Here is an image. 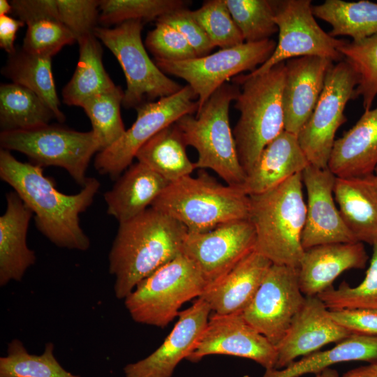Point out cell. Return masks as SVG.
<instances>
[{
    "label": "cell",
    "mask_w": 377,
    "mask_h": 377,
    "mask_svg": "<svg viewBox=\"0 0 377 377\" xmlns=\"http://www.w3.org/2000/svg\"><path fill=\"white\" fill-rule=\"evenodd\" d=\"M0 178L13 188L34 215L36 228L61 248L87 251L88 236L80 224V214L92 204L100 182L88 177L81 191L73 195L59 191L43 168L24 163L10 151L0 150Z\"/></svg>",
    "instance_id": "obj_1"
},
{
    "label": "cell",
    "mask_w": 377,
    "mask_h": 377,
    "mask_svg": "<svg viewBox=\"0 0 377 377\" xmlns=\"http://www.w3.org/2000/svg\"><path fill=\"white\" fill-rule=\"evenodd\" d=\"M186 228L149 207L120 223L108 256L114 293L125 299L142 279L182 253Z\"/></svg>",
    "instance_id": "obj_2"
},
{
    "label": "cell",
    "mask_w": 377,
    "mask_h": 377,
    "mask_svg": "<svg viewBox=\"0 0 377 377\" xmlns=\"http://www.w3.org/2000/svg\"><path fill=\"white\" fill-rule=\"evenodd\" d=\"M249 198L255 250L272 264L298 268L304 251L302 236L306 211L302 173Z\"/></svg>",
    "instance_id": "obj_3"
},
{
    "label": "cell",
    "mask_w": 377,
    "mask_h": 377,
    "mask_svg": "<svg viewBox=\"0 0 377 377\" xmlns=\"http://www.w3.org/2000/svg\"><path fill=\"white\" fill-rule=\"evenodd\" d=\"M286 61L255 76L237 75L240 85L235 108L239 117L232 130L239 163L246 173L264 148L284 131L282 92Z\"/></svg>",
    "instance_id": "obj_4"
},
{
    "label": "cell",
    "mask_w": 377,
    "mask_h": 377,
    "mask_svg": "<svg viewBox=\"0 0 377 377\" xmlns=\"http://www.w3.org/2000/svg\"><path fill=\"white\" fill-rule=\"evenodd\" d=\"M151 207L180 222L188 232H205L248 219L250 198L240 188L221 184L202 172L169 182Z\"/></svg>",
    "instance_id": "obj_5"
},
{
    "label": "cell",
    "mask_w": 377,
    "mask_h": 377,
    "mask_svg": "<svg viewBox=\"0 0 377 377\" xmlns=\"http://www.w3.org/2000/svg\"><path fill=\"white\" fill-rule=\"evenodd\" d=\"M239 93L238 85L225 83L195 114L180 117L175 124L187 146L198 152L196 169H210L226 184L241 188L246 173L237 155L230 125L229 108Z\"/></svg>",
    "instance_id": "obj_6"
},
{
    "label": "cell",
    "mask_w": 377,
    "mask_h": 377,
    "mask_svg": "<svg viewBox=\"0 0 377 377\" xmlns=\"http://www.w3.org/2000/svg\"><path fill=\"white\" fill-rule=\"evenodd\" d=\"M207 285L195 263L182 253L140 281L124 305L135 322L163 328L178 316L185 302L200 297Z\"/></svg>",
    "instance_id": "obj_7"
},
{
    "label": "cell",
    "mask_w": 377,
    "mask_h": 377,
    "mask_svg": "<svg viewBox=\"0 0 377 377\" xmlns=\"http://www.w3.org/2000/svg\"><path fill=\"white\" fill-rule=\"evenodd\" d=\"M0 145L1 149L25 154L42 168L65 169L82 187L87 181L86 172L92 156L101 151L92 130L81 132L55 124L1 131Z\"/></svg>",
    "instance_id": "obj_8"
},
{
    "label": "cell",
    "mask_w": 377,
    "mask_h": 377,
    "mask_svg": "<svg viewBox=\"0 0 377 377\" xmlns=\"http://www.w3.org/2000/svg\"><path fill=\"white\" fill-rule=\"evenodd\" d=\"M142 28L141 20H129L112 29L96 27L94 31L122 68L126 82L122 105L127 109L171 96L183 87L149 58L141 38Z\"/></svg>",
    "instance_id": "obj_9"
},
{
    "label": "cell",
    "mask_w": 377,
    "mask_h": 377,
    "mask_svg": "<svg viewBox=\"0 0 377 377\" xmlns=\"http://www.w3.org/2000/svg\"><path fill=\"white\" fill-rule=\"evenodd\" d=\"M277 42L267 39L221 49L214 53L184 61L154 60L165 74L185 80L197 96L198 110L228 80L244 71L250 73L265 63Z\"/></svg>",
    "instance_id": "obj_10"
},
{
    "label": "cell",
    "mask_w": 377,
    "mask_h": 377,
    "mask_svg": "<svg viewBox=\"0 0 377 377\" xmlns=\"http://www.w3.org/2000/svg\"><path fill=\"white\" fill-rule=\"evenodd\" d=\"M197 96L189 85L178 92L135 108L137 117L123 136L97 153L94 167L101 175L117 179L131 164L138 149L150 138L180 117L197 112Z\"/></svg>",
    "instance_id": "obj_11"
},
{
    "label": "cell",
    "mask_w": 377,
    "mask_h": 377,
    "mask_svg": "<svg viewBox=\"0 0 377 377\" xmlns=\"http://www.w3.org/2000/svg\"><path fill=\"white\" fill-rule=\"evenodd\" d=\"M357 84V73L344 59L329 70L316 105L297 135L309 165L327 168L335 134L346 121L345 108L355 98Z\"/></svg>",
    "instance_id": "obj_12"
},
{
    "label": "cell",
    "mask_w": 377,
    "mask_h": 377,
    "mask_svg": "<svg viewBox=\"0 0 377 377\" xmlns=\"http://www.w3.org/2000/svg\"><path fill=\"white\" fill-rule=\"evenodd\" d=\"M279 40L269 59L251 76L263 74L275 65L302 57H319L339 62V52L346 41L325 32L317 23L311 0L272 1Z\"/></svg>",
    "instance_id": "obj_13"
},
{
    "label": "cell",
    "mask_w": 377,
    "mask_h": 377,
    "mask_svg": "<svg viewBox=\"0 0 377 377\" xmlns=\"http://www.w3.org/2000/svg\"><path fill=\"white\" fill-rule=\"evenodd\" d=\"M305 298L300 288L298 268L272 264L242 314L276 347Z\"/></svg>",
    "instance_id": "obj_14"
},
{
    "label": "cell",
    "mask_w": 377,
    "mask_h": 377,
    "mask_svg": "<svg viewBox=\"0 0 377 377\" xmlns=\"http://www.w3.org/2000/svg\"><path fill=\"white\" fill-rule=\"evenodd\" d=\"M256 242V230L251 221L235 220L207 232H188L182 253L195 263L209 284L255 250Z\"/></svg>",
    "instance_id": "obj_15"
},
{
    "label": "cell",
    "mask_w": 377,
    "mask_h": 377,
    "mask_svg": "<svg viewBox=\"0 0 377 377\" xmlns=\"http://www.w3.org/2000/svg\"><path fill=\"white\" fill-rule=\"evenodd\" d=\"M209 355L250 359L265 370L275 369L276 347L244 318L242 313H212L208 323L186 360L197 362Z\"/></svg>",
    "instance_id": "obj_16"
},
{
    "label": "cell",
    "mask_w": 377,
    "mask_h": 377,
    "mask_svg": "<svg viewBox=\"0 0 377 377\" xmlns=\"http://www.w3.org/2000/svg\"><path fill=\"white\" fill-rule=\"evenodd\" d=\"M302 177L307 195L302 236L304 249L320 244L357 242L345 225L334 200L336 176L327 168L309 165Z\"/></svg>",
    "instance_id": "obj_17"
},
{
    "label": "cell",
    "mask_w": 377,
    "mask_h": 377,
    "mask_svg": "<svg viewBox=\"0 0 377 377\" xmlns=\"http://www.w3.org/2000/svg\"><path fill=\"white\" fill-rule=\"evenodd\" d=\"M212 313L202 298L181 311L173 329L162 344L147 357L124 367L125 377H172L183 359H187L203 332Z\"/></svg>",
    "instance_id": "obj_18"
},
{
    "label": "cell",
    "mask_w": 377,
    "mask_h": 377,
    "mask_svg": "<svg viewBox=\"0 0 377 377\" xmlns=\"http://www.w3.org/2000/svg\"><path fill=\"white\" fill-rule=\"evenodd\" d=\"M352 334L332 317L330 309L318 296L306 297L276 346L275 369H283L299 357L316 352L327 344L339 343Z\"/></svg>",
    "instance_id": "obj_19"
},
{
    "label": "cell",
    "mask_w": 377,
    "mask_h": 377,
    "mask_svg": "<svg viewBox=\"0 0 377 377\" xmlns=\"http://www.w3.org/2000/svg\"><path fill=\"white\" fill-rule=\"evenodd\" d=\"M334 61L319 57H302L286 61L282 92L284 131L298 135L311 117Z\"/></svg>",
    "instance_id": "obj_20"
},
{
    "label": "cell",
    "mask_w": 377,
    "mask_h": 377,
    "mask_svg": "<svg viewBox=\"0 0 377 377\" xmlns=\"http://www.w3.org/2000/svg\"><path fill=\"white\" fill-rule=\"evenodd\" d=\"M369 256L360 242L330 243L304 249L298 267L299 284L305 297L318 296L332 286L343 272L363 269Z\"/></svg>",
    "instance_id": "obj_21"
},
{
    "label": "cell",
    "mask_w": 377,
    "mask_h": 377,
    "mask_svg": "<svg viewBox=\"0 0 377 377\" xmlns=\"http://www.w3.org/2000/svg\"><path fill=\"white\" fill-rule=\"evenodd\" d=\"M272 263L253 250L221 279L209 283L200 297L212 313H242L249 306Z\"/></svg>",
    "instance_id": "obj_22"
},
{
    "label": "cell",
    "mask_w": 377,
    "mask_h": 377,
    "mask_svg": "<svg viewBox=\"0 0 377 377\" xmlns=\"http://www.w3.org/2000/svg\"><path fill=\"white\" fill-rule=\"evenodd\" d=\"M334 196L341 218L357 242H377V176L336 177Z\"/></svg>",
    "instance_id": "obj_23"
},
{
    "label": "cell",
    "mask_w": 377,
    "mask_h": 377,
    "mask_svg": "<svg viewBox=\"0 0 377 377\" xmlns=\"http://www.w3.org/2000/svg\"><path fill=\"white\" fill-rule=\"evenodd\" d=\"M34 213L15 191L6 194V209L0 216V286L20 281L36 260L27 244Z\"/></svg>",
    "instance_id": "obj_24"
},
{
    "label": "cell",
    "mask_w": 377,
    "mask_h": 377,
    "mask_svg": "<svg viewBox=\"0 0 377 377\" xmlns=\"http://www.w3.org/2000/svg\"><path fill=\"white\" fill-rule=\"evenodd\" d=\"M309 165L297 136L283 131L262 151L241 189L249 196L268 191Z\"/></svg>",
    "instance_id": "obj_25"
},
{
    "label": "cell",
    "mask_w": 377,
    "mask_h": 377,
    "mask_svg": "<svg viewBox=\"0 0 377 377\" xmlns=\"http://www.w3.org/2000/svg\"><path fill=\"white\" fill-rule=\"evenodd\" d=\"M377 166V106L335 140L327 168L339 177L374 173Z\"/></svg>",
    "instance_id": "obj_26"
},
{
    "label": "cell",
    "mask_w": 377,
    "mask_h": 377,
    "mask_svg": "<svg viewBox=\"0 0 377 377\" xmlns=\"http://www.w3.org/2000/svg\"><path fill=\"white\" fill-rule=\"evenodd\" d=\"M168 183L146 165L131 164L105 193L107 213L119 223L131 220L151 207Z\"/></svg>",
    "instance_id": "obj_27"
},
{
    "label": "cell",
    "mask_w": 377,
    "mask_h": 377,
    "mask_svg": "<svg viewBox=\"0 0 377 377\" xmlns=\"http://www.w3.org/2000/svg\"><path fill=\"white\" fill-rule=\"evenodd\" d=\"M350 361L377 362V336L353 334L330 349L318 350L287 367L265 370L263 377H300L316 374L332 365Z\"/></svg>",
    "instance_id": "obj_28"
},
{
    "label": "cell",
    "mask_w": 377,
    "mask_h": 377,
    "mask_svg": "<svg viewBox=\"0 0 377 377\" xmlns=\"http://www.w3.org/2000/svg\"><path fill=\"white\" fill-rule=\"evenodd\" d=\"M77 42L80 47L78 62L61 95L65 104L82 107L88 99L116 85L103 66V49L94 34L84 36Z\"/></svg>",
    "instance_id": "obj_29"
},
{
    "label": "cell",
    "mask_w": 377,
    "mask_h": 377,
    "mask_svg": "<svg viewBox=\"0 0 377 377\" xmlns=\"http://www.w3.org/2000/svg\"><path fill=\"white\" fill-rule=\"evenodd\" d=\"M187 145L175 124L161 130L137 151L135 158L168 182L191 175L196 169L187 156Z\"/></svg>",
    "instance_id": "obj_30"
},
{
    "label": "cell",
    "mask_w": 377,
    "mask_h": 377,
    "mask_svg": "<svg viewBox=\"0 0 377 377\" xmlns=\"http://www.w3.org/2000/svg\"><path fill=\"white\" fill-rule=\"evenodd\" d=\"M1 73L13 83L36 94L49 106L59 122L65 121L52 74V57L33 54L22 49L8 55Z\"/></svg>",
    "instance_id": "obj_31"
},
{
    "label": "cell",
    "mask_w": 377,
    "mask_h": 377,
    "mask_svg": "<svg viewBox=\"0 0 377 377\" xmlns=\"http://www.w3.org/2000/svg\"><path fill=\"white\" fill-rule=\"evenodd\" d=\"M312 11L331 25L329 34L333 37L347 36L357 41L377 34V3L325 0L312 6Z\"/></svg>",
    "instance_id": "obj_32"
},
{
    "label": "cell",
    "mask_w": 377,
    "mask_h": 377,
    "mask_svg": "<svg viewBox=\"0 0 377 377\" xmlns=\"http://www.w3.org/2000/svg\"><path fill=\"white\" fill-rule=\"evenodd\" d=\"M53 118L49 106L31 90L13 82L1 84V131L37 128L49 124Z\"/></svg>",
    "instance_id": "obj_33"
},
{
    "label": "cell",
    "mask_w": 377,
    "mask_h": 377,
    "mask_svg": "<svg viewBox=\"0 0 377 377\" xmlns=\"http://www.w3.org/2000/svg\"><path fill=\"white\" fill-rule=\"evenodd\" d=\"M54 350V344L50 342L42 354H31L20 340L13 339L6 355L0 357V377H80L59 364Z\"/></svg>",
    "instance_id": "obj_34"
},
{
    "label": "cell",
    "mask_w": 377,
    "mask_h": 377,
    "mask_svg": "<svg viewBox=\"0 0 377 377\" xmlns=\"http://www.w3.org/2000/svg\"><path fill=\"white\" fill-rule=\"evenodd\" d=\"M124 96V91L116 85L88 99L82 106L90 119L101 150L116 142L126 131L121 116Z\"/></svg>",
    "instance_id": "obj_35"
},
{
    "label": "cell",
    "mask_w": 377,
    "mask_h": 377,
    "mask_svg": "<svg viewBox=\"0 0 377 377\" xmlns=\"http://www.w3.org/2000/svg\"><path fill=\"white\" fill-rule=\"evenodd\" d=\"M339 52L358 75L355 98L361 96L364 110L371 109L377 95V34L361 40L346 41Z\"/></svg>",
    "instance_id": "obj_36"
},
{
    "label": "cell",
    "mask_w": 377,
    "mask_h": 377,
    "mask_svg": "<svg viewBox=\"0 0 377 377\" xmlns=\"http://www.w3.org/2000/svg\"><path fill=\"white\" fill-rule=\"evenodd\" d=\"M187 5L182 0H100L98 22L108 26L129 20L156 21Z\"/></svg>",
    "instance_id": "obj_37"
},
{
    "label": "cell",
    "mask_w": 377,
    "mask_h": 377,
    "mask_svg": "<svg viewBox=\"0 0 377 377\" xmlns=\"http://www.w3.org/2000/svg\"><path fill=\"white\" fill-rule=\"evenodd\" d=\"M244 42L269 39L278 32L272 1L225 0Z\"/></svg>",
    "instance_id": "obj_38"
},
{
    "label": "cell",
    "mask_w": 377,
    "mask_h": 377,
    "mask_svg": "<svg viewBox=\"0 0 377 377\" xmlns=\"http://www.w3.org/2000/svg\"><path fill=\"white\" fill-rule=\"evenodd\" d=\"M363 281L356 286L343 281L338 288L330 287L318 297L330 310L377 309V242Z\"/></svg>",
    "instance_id": "obj_39"
},
{
    "label": "cell",
    "mask_w": 377,
    "mask_h": 377,
    "mask_svg": "<svg viewBox=\"0 0 377 377\" xmlns=\"http://www.w3.org/2000/svg\"><path fill=\"white\" fill-rule=\"evenodd\" d=\"M191 15L202 27L215 47H232L244 43L225 0H209Z\"/></svg>",
    "instance_id": "obj_40"
},
{
    "label": "cell",
    "mask_w": 377,
    "mask_h": 377,
    "mask_svg": "<svg viewBox=\"0 0 377 377\" xmlns=\"http://www.w3.org/2000/svg\"><path fill=\"white\" fill-rule=\"evenodd\" d=\"M22 49L31 54L52 57L65 45L77 41L59 20L42 19L27 24Z\"/></svg>",
    "instance_id": "obj_41"
},
{
    "label": "cell",
    "mask_w": 377,
    "mask_h": 377,
    "mask_svg": "<svg viewBox=\"0 0 377 377\" xmlns=\"http://www.w3.org/2000/svg\"><path fill=\"white\" fill-rule=\"evenodd\" d=\"M145 45L154 55V60L184 61L198 57L178 30L159 21H156L155 28L148 32Z\"/></svg>",
    "instance_id": "obj_42"
},
{
    "label": "cell",
    "mask_w": 377,
    "mask_h": 377,
    "mask_svg": "<svg viewBox=\"0 0 377 377\" xmlns=\"http://www.w3.org/2000/svg\"><path fill=\"white\" fill-rule=\"evenodd\" d=\"M59 20L77 41L94 34L99 19L100 0H56Z\"/></svg>",
    "instance_id": "obj_43"
},
{
    "label": "cell",
    "mask_w": 377,
    "mask_h": 377,
    "mask_svg": "<svg viewBox=\"0 0 377 377\" xmlns=\"http://www.w3.org/2000/svg\"><path fill=\"white\" fill-rule=\"evenodd\" d=\"M156 21L166 23L178 30L193 48L198 57L210 54L215 47L188 8L168 13Z\"/></svg>",
    "instance_id": "obj_44"
},
{
    "label": "cell",
    "mask_w": 377,
    "mask_h": 377,
    "mask_svg": "<svg viewBox=\"0 0 377 377\" xmlns=\"http://www.w3.org/2000/svg\"><path fill=\"white\" fill-rule=\"evenodd\" d=\"M332 317L353 334L377 336V309L330 310Z\"/></svg>",
    "instance_id": "obj_45"
},
{
    "label": "cell",
    "mask_w": 377,
    "mask_h": 377,
    "mask_svg": "<svg viewBox=\"0 0 377 377\" xmlns=\"http://www.w3.org/2000/svg\"><path fill=\"white\" fill-rule=\"evenodd\" d=\"M13 13L24 24L42 19L59 20L56 0H13Z\"/></svg>",
    "instance_id": "obj_46"
},
{
    "label": "cell",
    "mask_w": 377,
    "mask_h": 377,
    "mask_svg": "<svg viewBox=\"0 0 377 377\" xmlns=\"http://www.w3.org/2000/svg\"><path fill=\"white\" fill-rule=\"evenodd\" d=\"M24 25V23L19 19L16 20L8 15L0 16V47L8 55L17 51L14 45L16 33Z\"/></svg>",
    "instance_id": "obj_47"
},
{
    "label": "cell",
    "mask_w": 377,
    "mask_h": 377,
    "mask_svg": "<svg viewBox=\"0 0 377 377\" xmlns=\"http://www.w3.org/2000/svg\"><path fill=\"white\" fill-rule=\"evenodd\" d=\"M341 377H377V362L350 369Z\"/></svg>",
    "instance_id": "obj_48"
},
{
    "label": "cell",
    "mask_w": 377,
    "mask_h": 377,
    "mask_svg": "<svg viewBox=\"0 0 377 377\" xmlns=\"http://www.w3.org/2000/svg\"><path fill=\"white\" fill-rule=\"evenodd\" d=\"M315 377H340L337 370L327 368L315 374Z\"/></svg>",
    "instance_id": "obj_49"
},
{
    "label": "cell",
    "mask_w": 377,
    "mask_h": 377,
    "mask_svg": "<svg viewBox=\"0 0 377 377\" xmlns=\"http://www.w3.org/2000/svg\"><path fill=\"white\" fill-rule=\"evenodd\" d=\"M13 12V8L8 1L1 0L0 1V16L6 15L10 13Z\"/></svg>",
    "instance_id": "obj_50"
},
{
    "label": "cell",
    "mask_w": 377,
    "mask_h": 377,
    "mask_svg": "<svg viewBox=\"0 0 377 377\" xmlns=\"http://www.w3.org/2000/svg\"><path fill=\"white\" fill-rule=\"evenodd\" d=\"M374 173H375V175L377 176V166H376V169H375V170H374Z\"/></svg>",
    "instance_id": "obj_51"
}]
</instances>
